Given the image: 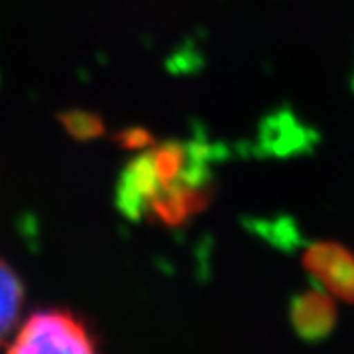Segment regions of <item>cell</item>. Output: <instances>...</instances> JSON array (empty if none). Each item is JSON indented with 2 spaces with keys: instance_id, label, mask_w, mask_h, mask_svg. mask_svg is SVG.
<instances>
[{
  "instance_id": "1",
  "label": "cell",
  "mask_w": 354,
  "mask_h": 354,
  "mask_svg": "<svg viewBox=\"0 0 354 354\" xmlns=\"http://www.w3.org/2000/svg\"><path fill=\"white\" fill-rule=\"evenodd\" d=\"M203 174L201 158L193 156L189 146L153 148L127 167L118 187V205L132 218L177 223L201 205Z\"/></svg>"
},
{
  "instance_id": "2",
  "label": "cell",
  "mask_w": 354,
  "mask_h": 354,
  "mask_svg": "<svg viewBox=\"0 0 354 354\" xmlns=\"http://www.w3.org/2000/svg\"><path fill=\"white\" fill-rule=\"evenodd\" d=\"M4 354H102L88 325L69 309L34 311L14 330Z\"/></svg>"
},
{
  "instance_id": "3",
  "label": "cell",
  "mask_w": 354,
  "mask_h": 354,
  "mask_svg": "<svg viewBox=\"0 0 354 354\" xmlns=\"http://www.w3.org/2000/svg\"><path fill=\"white\" fill-rule=\"evenodd\" d=\"M24 283L12 266L0 260V348L12 339L24 309Z\"/></svg>"
}]
</instances>
